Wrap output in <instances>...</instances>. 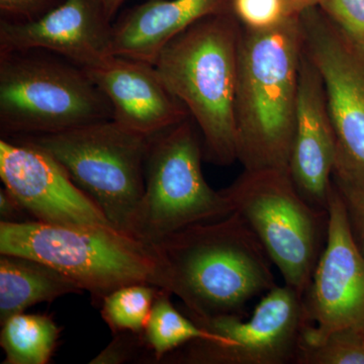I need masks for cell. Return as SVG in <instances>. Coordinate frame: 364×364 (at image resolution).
Listing matches in <instances>:
<instances>
[{"label": "cell", "mask_w": 364, "mask_h": 364, "mask_svg": "<svg viewBox=\"0 0 364 364\" xmlns=\"http://www.w3.org/2000/svg\"><path fill=\"white\" fill-rule=\"evenodd\" d=\"M163 287L189 317L246 316L247 304L277 287L272 261L238 213L179 230L155 244Z\"/></svg>", "instance_id": "cell-1"}, {"label": "cell", "mask_w": 364, "mask_h": 364, "mask_svg": "<svg viewBox=\"0 0 364 364\" xmlns=\"http://www.w3.org/2000/svg\"><path fill=\"white\" fill-rule=\"evenodd\" d=\"M301 56L299 16L270 30L242 28L235 119L244 170L289 173Z\"/></svg>", "instance_id": "cell-2"}, {"label": "cell", "mask_w": 364, "mask_h": 364, "mask_svg": "<svg viewBox=\"0 0 364 364\" xmlns=\"http://www.w3.org/2000/svg\"><path fill=\"white\" fill-rule=\"evenodd\" d=\"M242 28L231 11L205 16L170 41L154 63L198 127L203 157L218 166L238 161L235 100Z\"/></svg>", "instance_id": "cell-3"}, {"label": "cell", "mask_w": 364, "mask_h": 364, "mask_svg": "<svg viewBox=\"0 0 364 364\" xmlns=\"http://www.w3.org/2000/svg\"><path fill=\"white\" fill-rule=\"evenodd\" d=\"M0 254L46 263L100 303L129 284L163 287L156 247L112 226H56L33 220L0 222Z\"/></svg>", "instance_id": "cell-4"}, {"label": "cell", "mask_w": 364, "mask_h": 364, "mask_svg": "<svg viewBox=\"0 0 364 364\" xmlns=\"http://www.w3.org/2000/svg\"><path fill=\"white\" fill-rule=\"evenodd\" d=\"M203 140L189 117L150 138L145 188L128 233L155 245L191 225L222 219L233 212L222 191L203 176Z\"/></svg>", "instance_id": "cell-5"}, {"label": "cell", "mask_w": 364, "mask_h": 364, "mask_svg": "<svg viewBox=\"0 0 364 364\" xmlns=\"http://www.w3.org/2000/svg\"><path fill=\"white\" fill-rule=\"evenodd\" d=\"M150 138L114 119L47 135L16 136L54 158L112 226L127 234L145 188Z\"/></svg>", "instance_id": "cell-6"}, {"label": "cell", "mask_w": 364, "mask_h": 364, "mask_svg": "<svg viewBox=\"0 0 364 364\" xmlns=\"http://www.w3.org/2000/svg\"><path fill=\"white\" fill-rule=\"evenodd\" d=\"M107 119L111 105L85 69L28 52L0 55L4 135H47Z\"/></svg>", "instance_id": "cell-7"}, {"label": "cell", "mask_w": 364, "mask_h": 364, "mask_svg": "<svg viewBox=\"0 0 364 364\" xmlns=\"http://www.w3.org/2000/svg\"><path fill=\"white\" fill-rule=\"evenodd\" d=\"M222 193L258 237L284 284L305 293L327 242L329 215L306 202L289 172L244 170Z\"/></svg>", "instance_id": "cell-8"}, {"label": "cell", "mask_w": 364, "mask_h": 364, "mask_svg": "<svg viewBox=\"0 0 364 364\" xmlns=\"http://www.w3.org/2000/svg\"><path fill=\"white\" fill-rule=\"evenodd\" d=\"M299 18L304 52L324 82L336 138L333 182L340 191H364V46L318 6Z\"/></svg>", "instance_id": "cell-9"}, {"label": "cell", "mask_w": 364, "mask_h": 364, "mask_svg": "<svg viewBox=\"0 0 364 364\" xmlns=\"http://www.w3.org/2000/svg\"><path fill=\"white\" fill-rule=\"evenodd\" d=\"M189 318L225 341L189 342L167 355L163 363H296L301 330L305 325L301 294L287 284L274 287L263 294L249 318L239 315Z\"/></svg>", "instance_id": "cell-10"}, {"label": "cell", "mask_w": 364, "mask_h": 364, "mask_svg": "<svg viewBox=\"0 0 364 364\" xmlns=\"http://www.w3.org/2000/svg\"><path fill=\"white\" fill-rule=\"evenodd\" d=\"M327 242L301 296V343H315L346 328L364 329V254L354 240L343 200L333 183Z\"/></svg>", "instance_id": "cell-11"}, {"label": "cell", "mask_w": 364, "mask_h": 364, "mask_svg": "<svg viewBox=\"0 0 364 364\" xmlns=\"http://www.w3.org/2000/svg\"><path fill=\"white\" fill-rule=\"evenodd\" d=\"M0 178L35 221L65 227L112 226L63 167L31 144L18 139L0 141Z\"/></svg>", "instance_id": "cell-12"}, {"label": "cell", "mask_w": 364, "mask_h": 364, "mask_svg": "<svg viewBox=\"0 0 364 364\" xmlns=\"http://www.w3.org/2000/svg\"><path fill=\"white\" fill-rule=\"evenodd\" d=\"M112 21L98 0H62L35 21L0 20V55L44 50L82 69L112 56Z\"/></svg>", "instance_id": "cell-13"}, {"label": "cell", "mask_w": 364, "mask_h": 364, "mask_svg": "<svg viewBox=\"0 0 364 364\" xmlns=\"http://www.w3.org/2000/svg\"><path fill=\"white\" fill-rule=\"evenodd\" d=\"M336 156V138L324 82L304 52L289 176L299 195L318 210H328Z\"/></svg>", "instance_id": "cell-14"}, {"label": "cell", "mask_w": 364, "mask_h": 364, "mask_svg": "<svg viewBox=\"0 0 364 364\" xmlns=\"http://www.w3.org/2000/svg\"><path fill=\"white\" fill-rule=\"evenodd\" d=\"M85 71L109 100L112 119L128 130L152 136L189 117L152 64L112 55Z\"/></svg>", "instance_id": "cell-15"}, {"label": "cell", "mask_w": 364, "mask_h": 364, "mask_svg": "<svg viewBox=\"0 0 364 364\" xmlns=\"http://www.w3.org/2000/svg\"><path fill=\"white\" fill-rule=\"evenodd\" d=\"M231 0H149L112 25V52L116 56L154 65L170 41L198 21L230 11Z\"/></svg>", "instance_id": "cell-16"}, {"label": "cell", "mask_w": 364, "mask_h": 364, "mask_svg": "<svg viewBox=\"0 0 364 364\" xmlns=\"http://www.w3.org/2000/svg\"><path fill=\"white\" fill-rule=\"evenodd\" d=\"M0 323L26 309L81 294L72 280L33 258L0 254Z\"/></svg>", "instance_id": "cell-17"}, {"label": "cell", "mask_w": 364, "mask_h": 364, "mask_svg": "<svg viewBox=\"0 0 364 364\" xmlns=\"http://www.w3.org/2000/svg\"><path fill=\"white\" fill-rule=\"evenodd\" d=\"M0 346L6 364H47L56 349L60 328L50 316L16 314L2 323Z\"/></svg>", "instance_id": "cell-18"}, {"label": "cell", "mask_w": 364, "mask_h": 364, "mask_svg": "<svg viewBox=\"0 0 364 364\" xmlns=\"http://www.w3.org/2000/svg\"><path fill=\"white\" fill-rule=\"evenodd\" d=\"M170 296L169 291L159 289L143 332L144 341L154 360L160 363L172 352L196 340L221 341V337L203 329L186 313L177 310Z\"/></svg>", "instance_id": "cell-19"}, {"label": "cell", "mask_w": 364, "mask_h": 364, "mask_svg": "<svg viewBox=\"0 0 364 364\" xmlns=\"http://www.w3.org/2000/svg\"><path fill=\"white\" fill-rule=\"evenodd\" d=\"M158 287L133 284L119 287L102 301V317L112 332L143 334L158 293Z\"/></svg>", "instance_id": "cell-20"}, {"label": "cell", "mask_w": 364, "mask_h": 364, "mask_svg": "<svg viewBox=\"0 0 364 364\" xmlns=\"http://www.w3.org/2000/svg\"><path fill=\"white\" fill-rule=\"evenodd\" d=\"M296 363L364 364V329L346 328L315 343L299 342Z\"/></svg>", "instance_id": "cell-21"}, {"label": "cell", "mask_w": 364, "mask_h": 364, "mask_svg": "<svg viewBox=\"0 0 364 364\" xmlns=\"http://www.w3.org/2000/svg\"><path fill=\"white\" fill-rule=\"evenodd\" d=\"M230 9L243 28L265 31L289 18L284 0H231Z\"/></svg>", "instance_id": "cell-22"}, {"label": "cell", "mask_w": 364, "mask_h": 364, "mask_svg": "<svg viewBox=\"0 0 364 364\" xmlns=\"http://www.w3.org/2000/svg\"><path fill=\"white\" fill-rule=\"evenodd\" d=\"M318 7L340 30L364 46V0H321Z\"/></svg>", "instance_id": "cell-23"}, {"label": "cell", "mask_w": 364, "mask_h": 364, "mask_svg": "<svg viewBox=\"0 0 364 364\" xmlns=\"http://www.w3.org/2000/svg\"><path fill=\"white\" fill-rule=\"evenodd\" d=\"M111 344L90 361L92 364L124 363L138 358L143 348H147L143 334L133 332L114 333ZM148 349V348H147ZM149 351V350H148Z\"/></svg>", "instance_id": "cell-24"}, {"label": "cell", "mask_w": 364, "mask_h": 364, "mask_svg": "<svg viewBox=\"0 0 364 364\" xmlns=\"http://www.w3.org/2000/svg\"><path fill=\"white\" fill-rule=\"evenodd\" d=\"M62 0H0L2 18L16 21H35L58 6Z\"/></svg>", "instance_id": "cell-25"}, {"label": "cell", "mask_w": 364, "mask_h": 364, "mask_svg": "<svg viewBox=\"0 0 364 364\" xmlns=\"http://www.w3.org/2000/svg\"><path fill=\"white\" fill-rule=\"evenodd\" d=\"M334 183V182H333ZM338 189V188H337ZM354 240L364 254V191H340Z\"/></svg>", "instance_id": "cell-26"}, {"label": "cell", "mask_w": 364, "mask_h": 364, "mask_svg": "<svg viewBox=\"0 0 364 364\" xmlns=\"http://www.w3.org/2000/svg\"><path fill=\"white\" fill-rule=\"evenodd\" d=\"M26 214V210L21 207L20 203L16 202V198L6 188L0 189V217H1V222H26L25 220Z\"/></svg>", "instance_id": "cell-27"}, {"label": "cell", "mask_w": 364, "mask_h": 364, "mask_svg": "<svg viewBox=\"0 0 364 364\" xmlns=\"http://www.w3.org/2000/svg\"><path fill=\"white\" fill-rule=\"evenodd\" d=\"M287 13L291 16H299L308 9L318 6L321 0H284Z\"/></svg>", "instance_id": "cell-28"}, {"label": "cell", "mask_w": 364, "mask_h": 364, "mask_svg": "<svg viewBox=\"0 0 364 364\" xmlns=\"http://www.w3.org/2000/svg\"><path fill=\"white\" fill-rule=\"evenodd\" d=\"M98 2L104 9L107 18L112 21L117 11L121 9L122 6L126 2V0H98Z\"/></svg>", "instance_id": "cell-29"}]
</instances>
